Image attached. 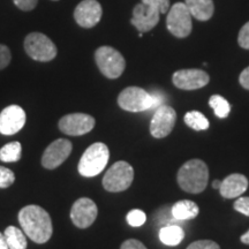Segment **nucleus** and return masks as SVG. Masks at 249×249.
Instances as JSON below:
<instances>
[{"mask_svg": "<svg viewBox=\"0 0 249 249\" xmlns=\"http://www.w3.org/2000/svg\"><path fill=\"white\" fill-rule=\"evenodd\" d=\"M18 222L24 234L36 244H45L51 239L53 226L50 214L42 207L26 205L18 213Z\"/></svg>", "mask_w": 249, "mask_h": 249, "instance_id": "1", "label": "nucleus"}, {"mask_svg": "<svg viewBox=\"0 0 249 249\" xmlns=\"http://www.w3.org/2000/svg\"><path fill=\"white\" fill-rule=\"evenodd\" d=\"M182 191L191 194H200L207 188L209 180V170L207 164L201 160H191L180 167L177 176Z\"/></svg>", "mask_w": 249, "mask_h": 249, "instance_id": "2", "label": "nucleus"}, {"mask_svg": "<svg viewBox=\"0 0 249 249\" xmlns=\"http://www.w3.org/2000/svg\"><path fill=\"white\" fill-rule=\"evenodd\" d=\"M110 160V150L104 143H93L85 151L79 161V173L86 178L98 176Z\"/></svg>", "mask_w": 249, "mask_h": 249, "instance_id": "3", "label": "nucleus"}, {"mask_svg": "<svg viewBox=\"0 0 249 249\" xmlns=\"http://www.w3.org/2000/svg\"><path fill=\"white\" fill-rule=\"evenodd\" d=\"M96 64L107 79H118L126 68L123 54L111 46H101L95 52Z\"/></svg>", "mask_w": 249, "mask_h": 249, "instance_id": "4", "label": "nucleus"}, {"mask_svg": "<svg viewBox=\"0 0 249 249\" xmlns=\"http://www.w3.org/2000/svg\"><path fill=\"white\" fill-rule=\"evenodd\" d=\"M134 179V170L127 161L114 163L103 178V187L107 192L119 193L128 189Z\"/></svg>", "mask_w": 249, "mask_h": 249, "instance_id": "5", "label": "nucleus"}, {"mask_svg": "<svg viewBox=\"0 0 249 249\" xmlns=\"http://www.w3.org/2000/svg\"><path fill=\"white\" fill-rule=\"evenodd\" d=\"M24 51L36 61H51L57 55V46L44 34L31 33L24 39Z\"/></svg>", "mask_w": 249, "mask_h": 249, "instance_id": "6", "label": "nucleus"}, {"mask_svg": "<svg viewBox=\"0 0 249 249\" xmlns=\"http://www.w3.org/2000/svg\"><path fill=\"white\" fill-rule=\"evenodd\" d=\"M118 104L124 111L143 112L154 107L151 93L139 87H128L118 96Z\"/></svg>", "mask_w": 249, "mask_h": 249, "instance_id": "7", "label": "nucleus"}, {"mask_svg": "<svg viewBox=\"0 0 249 249\" xmlns=\"http://www.w3.org/2000/svg\"><path fill=\"white\" fill-rule=\"evenodd\" d=\"M192 14L185 2H177L167 12L166 27L173 36L185 38L192 33Z\"/></svg>", "mask_w": 249, "mask_h": 249, "instance_id": "8", "label": "nucleus"}, {"mask_svg": "<svg viewBox=\"0 0 249 249\" xmlns=\"http://www.w3.org/2000/svg\"><path fill=\"white\" fill-rule=\"evenodd\" d=\"M177 121V113L170 105H160L156 108L150 123V133L156 139H163L170 135Z\"/></svg>", "mask_w": 249, "mask_h": 249, "instance_id": "9", "label": "nucleus"}, {"mask_svg": "<svg viewBox=\"0 0 249 249\" xmlns=\"http://www.w3.org/2000/svg\"><path fill=\"white\" fill-rule=\"evenodd\" d=\"M95 119L86 113H71L59 120V129L66 135L80 136L91 132Z\"/></svg>", "mask_w": 249, "mask_h": 249, "instance_id": "10", "label": "nucleus"}, {"mask_svg": "<svg viewBox=\"0 0 249 249\" xmlns=\"http://www.w3.org/2000/svg\"><path fill=\"white\" fill-rule=\"evenodd\" d=\"M160 7L140 2L133 9V18L130 22L140 33H148L160 22Z\"/></svg>", "mask_w": 249, "mask_h": 249, "instance_id": "11", "label": "nucleus"}, {"mask_svg": "<svg viewBox=\"0 0 249 249\" xmlns=\"http://www.w3.org/2000/svg\"><path fill=\"white\" fill-rule=\"evenodd\" d=\"M98 214L97 205L88 197H81L75 201L71 210V219L79 229H88L96 220Z\"/></svg>", "mask_w": 249, "mask_h": 249, "instance_id": "12", "label": "nucleus"}, {"mask_svg": "<svg viewBox=\"0 0 249 249\" xmlns=\"http://www.w3.org/2000/svg\"><path fill=\"white\" fill-rule=\"evenodd\" d=\"M71 149H73V145L68 140H55L45 149L42 157V165L48 170L57 169L70 157Z\"/></svg>", "mask_w": 249, "mask_h": 249, "instance_id": "13", "label": "nucleus"}, {"mask_svg": "<svg viewBox=\"0 0 249 249\" xmlns=\"http://www.w3.org/2000/svg\"><path fill=\"white\" fill-rule=\"evenodd\" d=\"M26 112L18 105L7 107L0 113V133L14 135L23 128L26 124Z\"/></svg>", "mask_w": 249, "mask_h": 249, "instance_id": "14", "label": "nucleus"}, {"mask_svg": "<svg viewBox=\"0 0 249 249\" xmlns=\"http://www.w3.org/2000/svg\"><path fill=\"white\" fill-rule=\"evenodd\" d=\"M173 85L182 90H196L209 83V74L201 70H181L176 71L172 77Z\"/></svg>", "mask_w": 249, "mask_h": 249, "instance_id": "15", "label": "nucleus"}, {"mask_svg": "<svg viewBox=\"0 0 249 249\" xmlns=\"http://www.w3.org/2000/svg\"><path fill=\"white\" fill-rule=\"evenodd\" d=\"M102 6L97 0H82L74 11V18L82 28H92L101 21Z\"/></svg>", "mask_w": 249, "mask_h": 249, "instance_id": "16", "label": "nucleus"}, {"mask_svg": "<svg viewBox=\"0 0 249 249\" xmlns=\"http://www.w3.org/2000/svg\"><path fill=\"white\" fill-rule=\"evenodd\" d=\"M248 188V179L244 174L233 173L226 177L219 187V193L225 198H234L244 194Z\"/></svg>", "mask_w": 249, "mask_h": 249, "instance_id": "17", "label": "nucleus"}, {"mask_svg": "<svg viewBox=\"0 0 249 249\" xmlns=\"http://www.w3.org/2000/svg\"><path fill=\"white\" fill-rule=\"evenodd\" d=\"M185 4L192 17L198 21H208L213 15V0H185Z\"/></svg>", "mask_w": 249, "mask_h": 249, "instance_id": "18", "label": "nucleus"}, {"mask_svg": "<svg viewBox=\"0 0 249 249\" xmlns=\"http://www.w3.org/2000/svg\"><path fill=\"white\" fill-rule=\"evenodd\" d=\"M198 213H200L198 205L193 201L182 200L177 202L172 207V216L179 222L194 219L197 217Z\"/></svg>", "mask_w": 249, "mask_h": 249, "instance_id": "19", "label": "nucleus"}, {"mask_svg": "<svg viewBox=\"0 0 249 249\" xmlns=\"http://www.w3.org/2000/svg\"><path fill=\"white\" fill-rule=\"evenodd\" d=\"M185 238V231L179 225L163 226L160 231V239L166 246H178Z\"/></svg>", "mask_w": 249, "mask_h": 249, "instance_id": "20", "label": "nucleus"}, {"mask_svg": "<svg viewBox=\"0 0 249 249\" xmlns=\"http://www.w3.org/2000/svg\"><path fill=\"white\" fill-rule=\"evenodd\" d=\"M4 235L9 249H27V238L22 230L18 229L15 226H8L5 230Z\"/></svg>", "mask_w": 249, "mask_h": 249, "instance_id": "21", "label": "nucleus"}, {"mask_svg": "<svg viewBox=\"0 0 249 249\" xmlns=\"http://www.w3.org/2000/svg\"><path fill=\"white\" fill-rule=\"evenodd\" d=\"M186 124L194 130H205L209 128V120L198 111H189L185 114Z\"/></svg>", "mask_w": 249, "mask_h": 249, "instance_id": "22", "label": "nucleus"}, {"mask_svg": "<svg viewBox=\"0 0 249 249\" xmlns=\"http://www.w3.org/2000/svg\"><path fill=\"white\" fill-rule=\"evenodd\" d=\"M22 147L18 142H11L0 149V160L5 163H14L20 160Z\"/></svg>", "mask_w": 249, "mask_h": 249, "instance_id": "23", "label": "nucleus"}, {"mask_svg": "<svg viewBox=\"0 0 249 249\" xmlns=\"http://www.w3.org/2000/svg\"><path fill=\"white\" fill-rule=\"evenodd\" d=\"M209 105L213 108L214 114L218 118H227L231 111V105L226 101L225 98L222 97L220 95H213L209 99Z\"/></svg>", "mask_w": 249, "mask_h": 249, "instance_id": "24", "label": "nucleus"}, {"mask_svg": "<svg viewBox=\"0 0 249 249\" xmlns=\"http://www.w3.org/2000/svg\"><path fill=\"white\" fill-rule=\"evenodd\" d=\"M145 220H147V216H145V213L142 210L134 209L127 213V222L133 227L142 226L145 223Z\"/></svg>", "mask_w": 249, "mask_h": 249, "instance_id": "25", "label": "nucleus"}, {"mask_svg": "<svg viewBox=\"0 0 249 249\" xmlns=\"http://www.w3.org/2000/svg\"><path fill=\"white\" fill-rule=\"evenodd\" d=\"M15 181V174L7 167L0 166V188H8Z\"/></svg>", "mask_w": 249, "mask_h": 249, "instance_id": "26", "label": "nucleus"}, {"mask_svg": "<svg viewBox=\"0 0 249 249\" xmlns=\"http://www.w3.org/2000/svg\"><path fill=\"white\" fill-rule=\"evenodd\" d=\"M187 249H220L217 242L211 240H198L192 242Z\"/></svg>", "mask_w": 249, "mask_h": 249, "instance_id": "27", "label": "nucleus"}, {"mask_svg": "<svg viewBox=\"0 0 249 249\" xmlns=\"http://www.w3.org/2000/svg\"><path fill=\"white\" fill-rule=\"evenodd\" d=\"M238 43L242 49L249 50V22L241 28L240 33H239Z\"/></svg>", "mask_w": 249, "mask_h": 249, "instance_id": "28", "label": "nucleus"}, {"mask_svg": "<svg viewBox=\"0 0 249 249\" xmlns=\"http://www.w3.org/2000/svg\"><path fill=\"white\" fill-rule=\"evenodd\" d=\"M12 55H11V51L6 45L0 44V71L4 70L9 65L11 62Z\"/></svg>", "mask_w": 249, "mask_h": 249, "instance_id": "29", "label": "nucleus"}, {"mask_svg": "<svg viewBox=\"0 0 249 249\" xmlns=\"http://www.w3.org/2000/svg\"><path fill=\"white\" fill-rule=\"evenodd\" d=\"M233 207L238 213L249 217V197H239L234 202Z\"/></svg>", "mask_w": 249, "mask_h": 249, "instance_id": "30", "label": "nucleus"}, {"mask_svg": "<svg viewBox=\"0 0 249 249\" xmlns=\"http://www.w3.org/2000/svg\"><path fill=\"white\" fill-rule=\"evenodd\" d=\"M13 1L18 9L24 12L33 11L38 4V0H13Z\"/></svg>", "mask_w": 249, "mask_h": 249, "instance_id": "31", "label": "nucleus"}, {"mask_svg": "<svg viewBox=\"0 0 249 249\" xmlns=\"http://www.w3.org/2000/svg\"><path fill=\"white\" fill-rule=\"evenodd\" d=\"M142 2L160 7V14H166L170 9V0H142Z\"/></svg>", "mask_w": 249, "mask_h": 249, "instance_id": "32", "label": "nucleus"}, {"mask_svg": "<svg viewBox=\"0 0 249 249\" xmlns=\"http://www.w3.org/2000/svg\"><path fill=\"white\" fill-rule=\"evenodd\" d=\"M120 249H148L141 241L136 240V239H129L123 242Z\"/></svg>", "mask_w": 249, "mask_h": 249, "instance_id": "33", "label": "nucleus"}, {"mask_svg": "<svg viewBox=\"0 0 249 249\" xmlns=\"http://www.w3.org/2000/svg\"><path fill=\"white\" fill-rule=\"evenodd\" d=\"M239 82L245 89L249 90V66L242 71L240 76H239Z\"/></svg>", "mask_w": 249, "mask_h": 249, "instance_id": "34", "label": "nucleus"}, {"mask_svg": "<svg viewBox=\"0 0 249 249\" xmlns=\"http://www.w3.org/2000/svg\"><path fill=\"white\" fill-rule=\"evenodd\" d=\"M0 249H9L4 233H1V232H0Z\"/></svg>", "mask_w": 249, "mask_h": 249, "instance_id": "35", "label": "nucleus"}, {"mask_svg": "<svg viewBox=\"0 0 249 249\" xmlns=\"http://www.w3.org/2000/svg\"><path fill=\"white\" fill-rule=\"evenodd\" d=\"M240 240H241L242 244H245V245H249V231H248V232H246L245 234H242V235H241Z\"/></svg>", "mask_w": 249, "mask_h": 249, "instance_id": "36", "label": "nucleus"}, {"mask_svg": "<svg viewBox=\"0 0 249 249\" xmlns=\"http://www.w3.org/2000/svg\"><path fill=\"white\" fill-rule=\"evenodd\" d=\"M220 185H222V181H220V180H214V181L213 182V187L214 189H219Z\"/></svg>", "mask_w": 249, "mask_h": 249, "instance_id": "37", "label": "nucleus"}, {"mask_svg": "<svg viewBox=\"0 0 249 249\" xmlns=\"http://www.w3.org/2000/svg\"><path fill=\"white\" fill-rule=\"evenodd\" d=\"M53 1H59V0H53Z\"/></svg>", "mask_w": 249, "mask_h": 249, "instance_id": "38", "label": "nucleus"}]
</instances>
